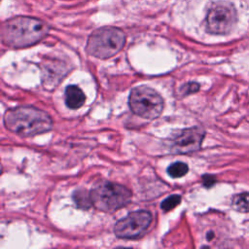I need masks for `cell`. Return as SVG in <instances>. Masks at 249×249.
<instances>
[{"mask_svg":"<svg viewBox=\"0 0 249 249\" xmlns=\"http://www.w3.org/2000/svg\"><path fill=\"white\" fill-rule=\"evenodd\" d=\"M85 101L86 96L78 86L71 85L65 89V103L70 109H78L82 107Z\"/></svg>","mask_w":249,"mask_h":249,"instance_id":"obj_9","label":"cell"},{"mask_svg":"<svg viewBox=\"0 0 249 249\" xmlns=\"http://www.w3.org/2000/svg\"><path fill=\"white\" fill-rule=\"evenodd\" d=\"M181 201V196L179 195H172V196H169L168 197H166L160 204V208L167 212L171 209H173L174 207H176Z\"/></svg>","mask_w":249,"mask_h":249,"instance_id":"obj_13","label":"cell"},{"mask_svg":"<svg viewBox=\"0 0 249 249\" xmlns=\"http://www.w3.org/2000/svg\"><path fill=\"white\" fill-rule=\"evenodd\" d=\"M73 198L80 208H89L92 205L91 198H90V193H88L85 190H77L73 194Z\"/></svg>","mask_w":249,"mask_h":249,"instance_id":"obj_11","label":"cell"},{"mask_svg":"<svg viewBox=\"0 0 249 249\" xmlns=\"http://www.w3.org/2000/svg\"><path fill=\"white\" fill-rule=\"evenodd\" d=\"M205 132L199 126L185 128L170 141V151L175 154H190L197 151L202 143Z\"/></svg>","mask_w":249,"mask_h":249,"instance_id":"obj_8","label":"cell"},{"mask_svg":"<svg viewBox=\"0 0 249 249\" xmlns=\"http://www.w3.org/2000/svg\"><path fill=\"white\" fill-rule=\"evenodd\" d=\"M4 124L7 129L23 137L37 135L53 127V121L45 111L30 106L6 111Z\"/></svg>","mask_w":249,"mask_h":249,"instance_id":"obj_2","label":"cell"},{"mask_svg":"<svg viewBox=\"0 0 249 249\" xmlns=\"http://www.w3.org/2000/svg\"><path fill=\"white\" fill-rule=\"evenodd\" d=\"M125 35L122 29L105 26L94 30L89 37L86 50L89 54L106 59L117 54L124 47Z\"/></svg>","mask_w":249,"mask_h":249,"instance_id":"obj_3","label":"cell"},{"mask_svg":"<svg viewBox=\"0 0 249 249\" xmlns=\"http://www.w3.org/2000/svg\"><path fill=\"white\" fill-rule=\"evenodd\" d=\"M49 32V26L41 19L16 17L2 25V42L10 48H25L41 41Z\"/></svg>","mask_w":249,"mask_h":249,"instance_id":"obj_1","label":"cell"},{"mask_svg":"<svg viewBox=\"0 0 249 249\" xmlns=\"http://www.w3.org/2000/svg\"><path fill=\"white\" fill-rule=\"evenodd\" d=\"M128 104L135 115L149 120L160 117L163 110L162 97L147 86L132 89L128 97Z\"/></svg>","mask_w":249,"mask_h":249,"instance_id":"obj_5","label":"cell"},{"mask_svg":"<svg viewBox=\"0 0 249 249\" xmlns=\"http://www.w3.org/2000/svg\"><path fill=\"white\" fill-rule=\"evenodd\" d=\"M236 23V12L231 4L220 3L213 5L206 16L207 32L216 35L228 34Z\"/></svg>","mask_w":249,"mask_h":249,"instance_id":"obj_6","label":"cell"},{"mask_svg":"<svg viewBox=\"0 0 249 249\" xmlns=\"http://www.w3.org/2000/svg\"><path fill=\"white\" fill-rule=\"evenodd\" d=\"M188 169L189 167L185 162L176 161L168 166L167 172L172 178H180L188 172Z\"/></svg>","mask_w":249,"mask_h":249,"instance_id":"obj_12","label":"cell"},{"mask_svg":"<svg viewBox=\"0 0 249 249\" xmlns=\"http://www.w3.org/2000/svg\"><path fill=\"white\" fill-rule=\"evenodd\" d=\"M202 181H203V185L208 188V187H211L216 182V179L212 175H204L202 177Z\"/></svg>","mask_w":249,"mask_h":249,"instance_id":"obj_15","label":"cell"},{"mask_svg":"<svg viewBox=\"0 0 249 249\" xmlns=\"http://www.w3.org/2000/svg\"><path fill=\"white\" fill-rule=\"evenodd\" d=\"M198 89H199V85L197 83L191 82V83H188V84H186L182 87L181 92L183 94H190V93L196 92Z\"/></svg>","mask_w":249,"mask_h":249,"instance_id":"obj_14","label":"cell"},{"mask_svg":"<svg viewBox=\"0 0 249 249\" xmlns=\"http://www.w3.org/2000/svg\"><path fill=\"white\" fill-rule=\"evenodd\" d=\"M131 192L124 186L113 182H100L90 191L92 205L104 212H114L131 199Z\"/></svg>","mask_w":249,"mask_h":249,"instance_id":"obj_4","label":"cell"},{"mask_svg":"<svg viewBox=\"0 0 249 249\" xmlns=\"http://www.w3.org/2000/svg\"><path fill=\"white\" fill-rule=\"evenodd\" d=\"M151 222L152 215L149 211L137 210L119 220L114 227V232L120 238H137L145 233Z\"/></svg>","mask_w":249,"mask_h":249,"instance_id":"obj_7","label":"cell"},{"mask_svg":"<svg viewBox=\"0 0 249 249\" xmlns=\"http://www.w3.org/2000/svg\"><path fill=\"white\" fill-rule=\"evenodd\" d=\"M232 207L239 212H249V193L236 195L232 198Z\"/></svg>","mask_w":249,"mask_h":249,"instance_id":"obj_10","label":"cell"}]
</instances>
